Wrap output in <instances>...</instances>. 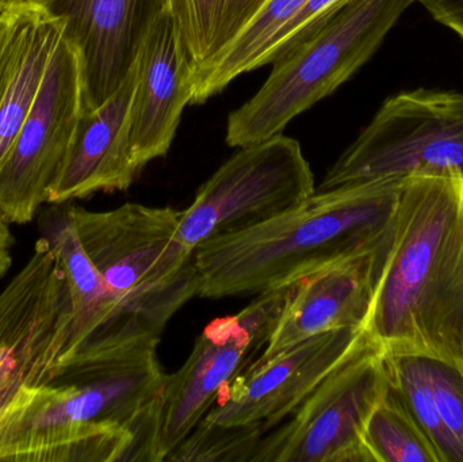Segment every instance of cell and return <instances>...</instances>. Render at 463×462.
I'll list each match as a JSON object with an SVG mask.
<instances>
[{
	"label": "cell",
	"mask_w": 463,
	"mask_h": 462,
	"mask_svg": "<svg viewBox=\"0 0 463 462\" xmlns=\"http://www.w3.org/2000/svg\"><path fill=\"white\" fill-rule=\"evenodd\" d=\"M364 330L389 357L431 358L463 373V178L402 179Z\"/></svg>",
	"instance_id": "obj_1"
},
{
	"label": "cell",
	"mask_w": 463,
	"mask_h": 462,
	"mask_svg": "<svg viewBox=\"0 0 463 462\" xmlns=\"http://www.w3.org/2000/svg\"><path fill=\"white\" fill-rule=\"evenodd\" d=\"M402 182L316 190L298 208L195 250L198 297L260 295L378 246L393 227Z\"/></svg>",
	"instance_id": "obj_2"
},
{
	"label": "cell",
	"mask_w": 463,
	"mask_h": 462,
	"mask_svg": "<svg viewBox=\"0 0 463 462\" xmlns=\"http://www.w3.org/2000/svg\"><path fill=\"white\" fill-rule=\"evenodd\" d=\"M156 336L95 339L59 363L51 384L35 391L7 433L15 450L33 442L91 425H113L136 436L146 434L167 374L160 365Z\"/></svg>",
	"instance_id": "obj_3"
},
{
	"label": "cell",
	"mask_w": 463,
	"mask_h": 462,
	"mask_svg": "<svg viewBox=\"0 0 463 462\" xmlns=\"http://www.w3.org/2000/svg\"><path fill=\"white\" fill-rule=\"evenodd\" d=\"M65 206L84 251L117 303L160 338L200 288L195 251L178 235L181 211L140 203L105 212Z\"/></svg>",
	"instance_id": "obj_4"
},
{
	"label": "cell",
	"mask_w": 463,
	"mask_h": 462,
	"mask_svg": "<svg viewBox=\"0 0 463 462\" xmlns=\"http://www.w3.org/2000/svg\"><path fill=\"white\" fill-rule=\"evenodd\" d=\"M413 3L348 0L312 37L272 62L266 83L228 118V146L241 148L280 135L366 64Z\"/></svg>",
	"instance_id": "obj_5"
},
{
	"label": "cell",
	"mask_w": 463,
	"mask_h": 462,
	"mask_svg": "<svg viewBox=\"0 0 463 462\" xmlns=\"http://www.w3.org/2000/svg\"><path fill=\"white\" fill-rule=\"evenodd\" d=\"M294 284L260 293L239 314L206 325L184 366L165 377L133 461H167L205 420L222 391L266 347Z\"/></svg>",
	"instance_id": "obj_6"
},
{
	"label": "cell",
	"mask_w": 463,
	"mask_h": 462,
	"mask_svg": "<svg viewBox=\"0 0 463 462\" xmlns=\"http://www.w3.org/2000/svg\"><path fill=\"white\" fill-rule=\"evenodd\" d=\"M450 174L463 178V92L416 89L383 103L316 190Z\"/></svg>",
	"instance_id": "obj_7"
},
{
	"label": "cell",
	"mask_w": 463,
	"mask_h": 462,
	"mask_svg": "<svg viewBox=\"0 0 463 462\" xmlns=\"http://www.w3.org/2000/svg\"><path fill=\"white\" fill-rule=\"evenodd\" d=\"M72 312L59 258L45 236L0 292V433L51 384L71 338Z\"/></svg>",
	"instance_id": "obj_8"
},
{
	"label": "cell",
	"mask_w": 463,
	"mask_h": 462,
	"mask_svg": "<svg viewBox=\"0 0 463 462\" xmlns=\"http://www.w3.org/2000/svg\"><path fill=\"white\" fill-rule=\"evenodd\" d=\"M389 387L388 355L366 333L290 420L261 437L250 462H373L364 426Z\"/></svg>",
	"instance_id": "obj_9"
},
{
	"label": "cell",
	"mask_w": 463,
	"mask_h": 462,
	"mask_svg": "<svg viewBox=\"0 0 463 462\" xmlns=\"http://www.w3.org/2000/svg\"><path fill=\"white\" fill-rule=\"evenodd\" d=\"M316 192L298 141L277 135L241 146L181 211L178 235L195 251L206 241L258 227L298 208Z\"/></svg>",
	"instance_id": "obj_10"
},
{
	"label": "cell",
	"mask_w": 463,
	"mask_h": 462,
	"mask_svg": "<svg viewBox=\"0 0 463 462\" xmlns=\"http://www.w3.org/2000/svg\"><path fill=\"white\" fill-rule=\"evenodd\" d=\"M83 111L80 54L64 37L0 167V212L10 224H27L46 203L49 189L67 162Z\"/></svg>",
	"instance_id": "obj_11"
},
{
	"label": "cell",
	"mask_w": 463,
	"mask_h": 462,
	"mask_svg": "<svg viewBox=\"0 0 463 462\" xmlns=\"http://www.w3.org/2000/svg\"><path fill=\"white\" fill-rule=\"evenodd\" d=\"M364 335V327L332 331L283 350L264 363H250L222 391L201 423L258 428L269 433L298 409Z\"/></svg>",
	"instance_id": "obj_12"
},
{
	"label": "cell",
	"mask_w": 463,
	"mask_h": 462,
	"mask_svg": "<svg viewBox=\"0 0 463 462\" xmlns=\"http://www.w3.org/2000/svg\"><path fill=\"white\" fill-rule=\"evenodd\" d=\"M171 0H49L81 59L84 110L105 102L136 64L144 38Z\"/></svg>",
	"instance_id": "obj_13"
},
{
	"label": "cell",
	"mask_w": 463,
	"mask_h": 462,
	"mask_svg": "<svg viewBox=\"0 0 463 462\" xmlns=\"http://www.w3.org/2000/svg\"><path fill=\"white\" fill-rule=\"evenodd\" d=\"M391 233L378 246L298 279L253 363H264L321 334L364 327Z\"/></svg>",
	"instance_id": "obj_14"
},
{
	"label": "cell",
	"mask_w": 463,
	"mask_h": 462,
	"mask_svg": "<svg viewBox=\"0 0 463 462\" xmlns=\"http://www.w3.org/2000/svg\"><path fill=\"white\" fill-rule=\"evenodd\" d=\"M194 71L171 7L149 27L137 57L130 152L137 170L165 156L193 98Z\"/></svg>",
	"instance_id": "obj_15"
},
{
	"label": "cell",
	"mask_w": 463,
	"mask_h": 462,
	"mask_svg": "<svg viewBox=\"0 0 463 462\" xmlns=\"http://www.w3.org/2000/svg\"><path fill=\"white\" fill-rule=\"evenodd\" d=\"M136 81L137 60L105 102L83 111L67 162L49 189L46 203L61 205L97 193L129 189L140 173L130 152Z\"/></svg>",
	"instance_id": "obj_16"
},
{
	"label": "cell",
	"mask_w": 463,
	"mask_h": 462,
	"mask_svg": "<svg viewBox=\"0 0 463 462\" xmlns=\"http://www.w3.org/2000/svg\"><path fill=\"white\" fill-rule=\"evenodd\" d=\"M64 37V19L45 5L0 11V167L34 106Z\"/></svg>",
	"instance_id": "obj_17"
},
{
	"label": "cell",
	"mask_w": 463,
	"mask_h": 462,
	"mask_svg": "<svg viewBox=\"0 0 463 462\" xmlns=\"http://www.w3.org/2000/svg\"><path fill=\"white\" fill-rule=\"evenodd\" d=\"M52 209L41 222L43 236L48 239L59 258L70 295L72 325L71 338L59 363L75 354L89 342L106 336H155L140 323L125 314L102 276L84 251L65 203ZM159 338V336H156Z\"/></svg>",
	"instance_id": "obj_18"
},
{
	"label": "cell",
	"mask_w": 463,
	"mask_h": 462,
	"mask_svg": "<svg viewBox=\"0 0 463 462\" xmlns=\"http://www.w3.org/2000/svg\"><path fill=\"white\" fill-rule=\"evenodd\" d=\"M267 2L269 0H171L170 7L194 71V79L227 52Z\"/></svg>",
	"instance_id": "obj_19"
},
{
	"label": "cell",
	"mask_w": 463,
	"mask_h": 462,
	"mask_svg": "<svg viewBox=\"0 0 463 462\" xmlns=\"http://www.w3.org/2000/svg\"><path fill=\"white\" fill-rule=\"evenodd\" d=\"M307 3V0H269L227 52L194 79L192 103L206 102L242 73L260 68L280 33Z\"/></svg>",
	"instance_id": "obj_20"
},
{
	"label": "cell",
	"mask_w": 463,
	"mask_h": 462,
	"mask_svg": "<svg viewBox=\"0 0 463 462\" xmlns=\"http://www.w3.org/2000/svg\"><path fill=\"white\" fill-rule=\"evenodd\" d=\"M364 444L373 462H440L437 450L392 382L367 420Z\"/></svg>",
	"instance_id": "obj_21"
},
{
	"label": "cell",
	"mask_w": 463,
	"mask_h": 462,
	"mask_svg": "<svg viewBox=\"0 0 463 462\" xmlns=\"http://www.w3.org/2000/svg\"><path fill=\"white\" fill-rule=\"evenodd\" d=\"M393 387L402 393L411 412L439 456L440 462H463V449L448 430L432 399L420 358L412 355L389 357Z\"/></svg>",
	"instance_id": "obj_22"
},
{
	"label": "cell",
	"mask_w": 463,
	"mask_h": 462,
	"mask_svg": "<svg viewBox=\"0 0 463 462\" xmlns=\"http://www.w3.org/2000/svg\"><path fill=\"white\" fill-rule=\"evenodd\" d=\"M263 436L258 428H217L200 423L167 461H250Z\"/></svg>",
	"instance_id": "obj_23"
},
{
	"label": "cell",
	"mask_w": 463,
	"mask_h": 462,
	"mask_svg": "<svg viewBox=\"0 0 463 462\" xmlns=\"http://www.w3.org/2000/svg\"><path fill=\"white\" fill-rule=\"evenodd\" d=\"M419 358L440 420L463 449V373L442 361Z\"/></svg>",
	"instance_id": "obj_24"
},
{
	"label": "cell",
	"mask_w": 463,
	"mask_h": 462,
	"mask_svg": "<svg viewBox=\"0 0 463 462\" xmlns=\"http://www.w3.org/2000/svg\"><path fill=\"white\" fill-rule=\"evenodd\" d=\"M347 2L348 0H307L305 7L280 33L277 42L264 57L261 67L282 59L307 38L312 37Z\"/></svg>",
	"instance_id": "obj_25"
},
{
	"label": "cell",
	"mask_w": 463,
	"mask_h": 462,
	"mask_svg": "<svg viewBox=\"0 0 463 462\" xmlns=\"http://www.w3.org/2000/svg\"><path fill=\"white\" fill-rule=\"evenodd\" d=\"M416 3H420L435 21L449 27L463 42V0H416Z\"/></svg>",
	"instance_id": "obj_26"
},
{
	"label": "cell",
	"mask_w": 463,
	"mask_h": 462,
	"mask_svg": "<svg viewBox=\"0 0 463 462\" xmlns=\"http://www.w3.org/2000/svg\"><path fill=\"white\" fill-rule=\"evenodd\" d=\"M14 236L10 222L0 212V279L8 273L13 266Z\"/></svg>",
	"instance_id": "obj_27"
},
{
	"label": "cell",
	"mask_w": 463,
	"mask_h": 462,
	"mask_svg": "<svg viewBox=\"0 0 463 462\" xmlns=\"http://www.w3.org/2000/svg\"><path fill=\"white\" fill-rule=\"evenodd\" d=\"M49 0H0V11L7 10L11 7H18V5H46Z\"/></svg>",
	"instance_id": "obj_28"
}]
</instances>
